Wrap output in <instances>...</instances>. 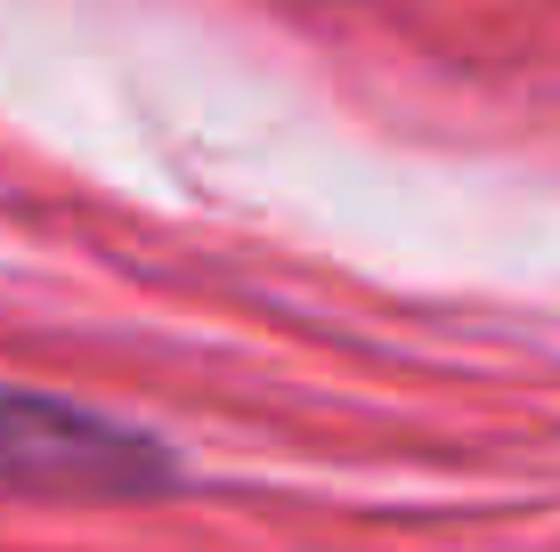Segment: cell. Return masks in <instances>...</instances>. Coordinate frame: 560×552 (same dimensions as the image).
<instances>
[{
	"label": "cell",
	"mask_w": 560,
	"mask_h": 552,
	"mask_svg": "<svg viewBox=\"0 0 560 552\" xmlns=\"http://www.w3.org/2000/svg\"><path fill=\"white\" fill-rule=\"evenodd\" d=\"M0 471L114 488V496H171L179 488V455L154 431L114 423V414L49 398V390H25V383H0Z\"/></svg>",
	"instance_id": "6da1fadb"
}]
</instances>
